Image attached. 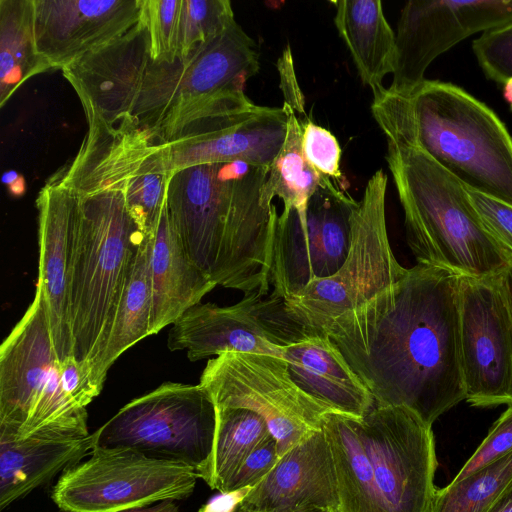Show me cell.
<instances>
[{
	"label": "cell",
	"mask_w": 512,
	"mask_h": 512,
	"mask_svg": "<svg viewBox=\"0 0 512 512\" xmlns=\"http://www.w3.org/2000/svg\"><path fill=\"white\" fill-rule=\"evenodd\" d=\"M459 278L417 264L326 330L376 406L405 407L432 427L465 399Z\"/></svg>",
	"instance_id": "obj_1"
},
{
	"label": "cell",
	"mask_w": 512,
	"mask_h": 512,
	"mask_svg": "<svg viewBox=\"0 0 512 512\" xmlns=\"http://www.w3.org/2000/svg\"><path fill=\"white\" fill-rule=\"evenodd\" d=\"M269 168L243 161L172 173L167 210L191 260L217 285L268 295L276 207L263 196Z\"/></svg>",
	"instance_id": "obj_2"
},
{
	"label": "cell",
	"mask_w": 512,
	"mask_h": 512,
	"mask_svg": "<svg viewBox=\"0 0 512 512\" xmlns=\"http://www.w3.org/2000/svg\"><path fill=\"white\" fill-rule=\"evenodd\" d=\"M371 109L387 141L418 147L464 187L512 206V137L471 94L425 79L408 96L386 88Z\"/></svg>",
	"instance_id": "obj_3"
},
{
	"label": "cell",
	"mask_w": 512,
	"mask_h": 512,
	"mask_svg": "<svg viewBox=\"0 0 512 512\" xmlns=\"http://www.w3.org/2000/svg\"><path fill=\"white\" fill-rule=\"evenodd\" d=\"M386 161L417 264L460 277H495L512 256L494 239L466 188L416 146L387 141Z\"/></svg>",
	"instance_id": "obj_4"
},
{
	"label": "cell",
	"mask_w": 512,
	"mask_h": 512,
	"mask_svg": "<svg viewBox=\"0 0 512 512\" xmlns=\"http://www.w3.org/2000/svg\"><path fill=\"white\" fill-rule=\"evenodd\" d=\"M259 69L256 44L235 21L186 59L150 58L133 121L155 144L194 134L220 116L253 106L244 86Z\"/></svg>",
	"instance_id": "obj_5"
},
{
	"label": "cell",
	"mask_w": 512,
	"mask_h": 512,
	"mask_svg": "<svg viewBox=\"0 0 512 512\" xmlns=\"http://www.w3.org/2000/svg\"><path fill=\"white\" fill-rule=\"evenodd\" d=\"M88 412L63 392L60 362L36 287L33 302L0 347V439L89 435Z\"/></svg>",
	"instance_id": "obj_6"
},
{
	"label": "cell",
	"mask_w": 512,
	"mask_h": 512,
	"mask_svg": "<svg viewBox=\"0 0 512 512\" xmlns=\"http://www.w3.org/2000/svg\"><path fill=\"white\" fill-rule=\"evenodd\" d=\"M386 189L387 176L380 169L368 180L352 212L350 247L340 269L284 300L288 316L307 336L325 335L336 318L390 287L406 272L388 238Z\"/></svg>",
	"instance_id": "obj_7"
},
{
	"label": "cell",
	"mask_w": 512,
	"mask_h": 512,
	"mask_svg": "<svg viewBox=\"0 0 512 512\" xmlns=\"http://www.w3.org/2000/svg\"><path fill=\"white\" fill-rule=\"evenodd\" d=\"M217 411L198 385L165 382L133 399L95 431V446H124L189 465L199 478L213 451Z\"/></svg>",
	"instance_id": "obj_8"
},
{
	"label": "cell",
	"mask_w": 512,
	"mask_h": 512,
	"mask_svg": "<svg viewBox=\"0 0 512 512\" xmlns=\"http://www.w3.org/2000/svg\"><path fill=\"white\" fill-rule=\"evenodd\" d=\"M198 478L186 464L150 458L124 446H94L87 460L61 474L51 498L66 512H121L188 498Z\"/></svg>",
	"instance_id": "obj_9"
},
{
	"label": "cell",
	"mask_w": 512,
	"mask_h": 512,
	"mask_svg": "<svg viewBox=\"0 0 512 512\" xmlns=\"http://www.w3.org/2000/svg\"><path fill=\"white\" fill-rule=\"evenodd\" d=\"M199 385L217 408H245L259 414L281 457L322 429L329 411L292 380L283 357L227 351L208 360Z\"/></svg>",
	"instance_id": "obj_10"
},
{
	"label": "cell",
	"mask_w": 512,
	"mask_h": 512,
	"mask_svg": "<svg viewBox=\"0 0 512 512\" xmlns=\"http://www.w3.org/2000/svg\"><path fill=\"white\" fill-rule=\"evenodd\" d=\"M357 202L324 178L306 209L283 208L274 227L271 295L285 300L340 269L349 251Z\"/></svg>",
	"instance_id": "obj_11"
},
{
	"label": "cell",
	"mask_w": 512,
	"mask_h": 512,
	"mask_svg": "<svg viewBox=\"0 0 512 512\" xmlns=\"http://www.w3.org/2000/svg\"><path fill=\"white\" fill-rule=\"evenodd\" d=\"M384 512H431L438 466L432 427L400 406L355 418Z\"/></svg>",
	"instance_id": "obj_12"
},
{
	"label": "cell",
	"mask_w": 512,
	"mask_h": 512,
	"mask_svg": "<svg viewBox=\"0 0 512 512\" xmlns=\"http://www.w3.org/2000/svg\"><path fill=\"white\" fill-rule=\"evenodd\" d=\"M306 336L288 316L284 299L253 292L231 306L191 307L173 323L167 346L185 350L190 361L227 351L282 357L285 346Z\"/></svg>",
	"instance_id": "obj_13"
},
{
	"label": "cell",
	"mask_w": 512,
	"mask_h": 512,
	"mask_svg": "<svg viewBox=\"0 0 512 512\" xmlns=\"http://www.w3.org/2000/svg\"><path fill=\"white\" fill-rule=\"evenodd\" d=\"M459 313L465 400L512 404V324L498 276L460 277Z\"/></svg>",
	"instance_id": "obj_14"
},
{
	"label": "cell",
	"mask_w": 512,
	"mask_h": 512,
	"mask_svg": "<svg viewBox=\"0 0 512 512\" xmlns=\"http://www.w3.org/2000/svg\"><path fill=\"white\" fill-rule=\"evenodd\" d=\"M512 22V0H411L397 24L396 63L389 92L408 96L439 55L477 32Z\"/></svg>",
	"instance_id": "obj_15"
},
{
	"label": "cell",
	"mask_w": 512,
	"mask_h": 512,
	"mask_svg": "<svg viewBox=\"0 0 512 512\" xmlns=\"http://www.w3.org/2000/svg\"><path fill=\"white\" fill-rule=\"evenodd\" d=\"M287 110L255 105L212 127L162 144L154 156L166 173L210 163L243 161L269 168L287 133Z\"/></svg>",
	"instance_id": "obj_16"
},
{
	"label": "cell",
	"mask_w": 512,
	"mask_h": 512,
	"mask_svg": "<svg viewBox=\"0 0 512 512\" xmlns=\"http://www.w3.org/2000/svg\"><path fill=\"white\" fill-rule=\"evenodd\" d=\"M143 0H33L38 54L63 69L116 40L141 19Z\"/></svg>",
	"instance_id": "obj_17"
},
{
	"label": "cell",
	"mask_w": 512,
	"mask_h": 512,
	"mask_svg": "<svg viewBox=\"0 0 512 512\" xmlns=\"http://www.w3.org/2000/svg\"><path fill=\"white\" fill-rule=\"evenodd\" d=\"M150 60L149 35L142 19L122 36L62 69L83 109L111 126L135 124L133 111Z\"/></svg>",
	"instance_id": "obj_18"
},
{
	"label": "cell",
	"mask_w": 512,
	"mask_h": 512,
	"mask_svg": "<svg viewBox=\"0 0 512 512\" xmlns=\"http://www.w3.org/2000/svg\"><path fill=\"white\" fill-rule=\"evenodd\" d=\"M38 282L59 362L73 356L69 315V275L78 200L75 192L50 177L36 199Z\"/></svg>",
	"instance_id": "obj_19"
},
{
	"label": "cell",
	"mask_w": 512,
	"mask_h": 512,
	"mask_svg": "<svg viewBox=\"0 0 512 512\" xmlns=\"http://www.w3.org/2000/svg\"><path fill=\"white\" fill-rule=\"evenodd\" d=\"M240 504L255 512H296L310 506L340 509L334 461L323 429L284 453Z\"/></svg>",
	"instance_id": "obj_20"
},
{
	"label": "cell",
	"mask_w": 512,
	"mask_h": 512,
	"mask_svg": "<svg viewBox=\"0 0 512 512\" xmlns=\"http://www.w3.org/2000/svg\"><path fill=\"white\" fill-rule=\"evenodd\" d=\"M294 383L329 412L362 418L372 394L327 335L306 336L283 348Z\"/></svg>",
	"instance_id": "obj_21"
},
{
	"label": "cell",
	"mask_w": 512,
	"mask_h": 512,
	"mask_svg": "<svg viewBox=\"0 0 512 512\" xmlns=\"http://www.w3.org/2000/svg\"><path fill=\"white\" fill-rule=\"evenodd\" d=\"M150 275L151 335L173 324L217 286L187 254L166 203L151 234Z\"/></svg>",
	"instance_id": "obj_22"
},
{
	"label": "cell",
	"mask_w": 512,
	"mask_h": 512,
	"mask_svg": "<svg viewBox=\"0 0 512 512\" xmlns=\"http://www.w3.org/2000/svg\"><path fill=\"white\" fill-rule=\"evenodd\" d=\"M95 442V432L83 437L0 439V510L81 462Z\"/></svg>",
	"instance_id": "obj_23"
},
{
	"label": "cell",
	"mask_w": 512,
	"mask_h": 512,
	"mask_svg": "<svg viewBox=\"0 0 512 512\" xmlns=\"http://www.w3.org/2000/svg\"><path fill=\"white\" fill-rule=\"evenodd\" d=\"M335 5L334 24L348 48L359 77L373 96L385 91L384 77L394 72L395 33L387 22L379 0L331 1Z\"/></svg>",
	"instance_id": "obj_24"
},
{
	"label": "cell",
	"mask_w": 512,
	"mask_h": 512,
	"mask_svg": "<svg viewBox=\"0 0 512 512\" xmlns=\"http://www.w3.org/2000/svg\"><path fill=\"white\" fill-rule=\"evenodd\" d=\"M322 429L335 467L341 512H384L354 417L326 413Z\"/></svg>",
	"instance_id": "obj_25"
},
{
	"label": "cell",
	"mask_w": 512,
	"mask_h": 512,
	"mask_svg": "<svg viewBox=\"0 0 512 512\" xmlns=\"http://www.w3.org/2000/svg\"><path fill=\"white\" fill-rule=\"evenodd\" d=\"M48 69L36 50L33 0H0V106L28 79Z\"/></svg>",
	"instance_id": "obj_26"
},
{
	"label": "cell",
	"mask_w": 512,
	"mask_h": 512,
	"mask_svg": "<svg viewBox=\"0 0 512 512\" xmlns=\"http://www.w3.org/2000/svg\"><path fill=\"white\" fill-rule=\"evenodd\" d=\"M151 234H145L128 275L98 377L104 385L109 368L127 349L150 334L151 323Z\"/></svg>",
	"instance_id": "obj_27"
},
{
	"label": "cell",
	"mask_w": 512,
	"mask_h": 512,
	"mask_svg": "<svg viewBox=\"0 0 512 512\" xmlns=\"http://www.w3.org/2000/svg\"><path fill=\"white\" fill-rule=\"evenodd\" d=\"M212 455L201 476L211 489L226 487L247 456L271 433L266 421L245 408H217Z\"/></svg>",
	"instance_id": "obj_28"
},
{
	"label": "cell",
	"mask_w": 512,
	"mask_h": 512,
	"mask_svg": "<svg viewBox=\"0 0 512 512\" xmlns=\"http://www.w3.org/2000/svg\"><path fill=\"white\" fill-rule=\"evenodd\" d=\"M284 107L288 115L286 138L269 167L262 193L271 203L275 196L279 197L283 208L306 209L325 177L306 160L302 150L301 122L290 105L284 103Z\"/></svg>",
	"instance_id": "obj_29"
},
{
	"label": "cell",
	"mask_w": 512,
	"mask_h": 512,
	"mask_svg": "<svg viewBox=\"0 0 512 512\" xmlns=\"http://www.w3.org/2000/svg\"><path fill=\"white\" fill-rule=\"evenodd\" d=\"M512 486V452L465 479L437 489L431 512H487Z\"/></svg>",
	"instance_id": "obj_30"
},
{
	"label": "cell",
	"mask_w": 512,
	"mask_h": 512,
	"mask_svg": "<svg viewBox=\"0 0 512 512\" xmlns=\"http://www.w3.org/2000/svg\"><path fill=\"white\" fill-rule=\"evenodd\" d=\"M154 149L152 141L144 147L124 189L128 211L138 228L146 234H152L157 226L172 175L159 169Z\"/></svg>",
	"instance_id": "obj_31"
},
{
	"label": "cell",
	"mask_w": 512,
	"mask_h": 512,
	"mask_svg": "<svg viewBox=\"0 0 512 512\" xmlns=\"http://www.w3.org/2000/svg\"><path fill=\"white\" fill-rule=\"evenodd\" d=\"M234 21L228 0H181L177 59H186L222 34Z\"/></svg>",
	"instance_id": "obj_32"
},
{
	"label": "cell",
	"mask_w": 512,
	"mask_h": 512,
	"mask_svg": "<svg viewBox=\"0 0 512 512\" xmlns=\"http://www.w3.org/2000/svg\"><path fill=\"white\" fill-rule=\"evenodd\" d=\"M181 0H143V20L150 45V58L172 63L179 48Z\"/></svg>",
	"instance_id": "obj_33"
},
{
	"label": "cell",
	"mask_w": 512,
	"mask_h": 512,
	"mask_svg": "<svg viewBox=\"0 0 512 512\" xmlns=\"http://www.w3.org/2000/svg\"><path fill=\"white\" fill-rule=\"evenodd\" d=\"M472 49L487 78L501 84L512 78V22L483 32Z\"/></svg>",
	"instance_id": "obj_34"
},
{
	"label": "cell",
	"mask_w": 512,
	"mask_h": 512,
	"mask_svg": "<svg viewBox=\"0 0 512 512\" xmlns=\"http://www.w3.org/2000/svg\"><path fill=\"white\" fill-rule=\"evenodd\" d=\"M302 126V150L309 164L327 179L339 180L341 148L336 137L326 128L307 119Z\"/></svg>",
	"instance_id": "obj_35"
},
{
	"label": "cell",
	"mask_w": 512,
	"mask_h": 512,
	"mask_svg": "<svg viewBox=\"0 0 512 512\" xmlns=\"http://www.w3.org/2000/svg\"><path fill=\"white\" fill-rule=\"evenodd\" d=\"M512 452V404L500 415L488 434L450 483L459 482Z\"/></svg>",
	"instance_id": "obj_36"
},
{
	"label": "cell",
	"mask_w": 512,
	"mask_h": 512,
	"mask_svg": "<svg viewBox=\"0 0 512 512\" xmlns=\"http://www.w3.org/2000/svg\"><path fill=\"white\" fill-rule=\"evenodd\" d=\"M279 458L277 441L271 435L247 456L229 481L225 493L256 486L274 468Z\"/></svg>",
	"instance_id": "obj_37"
},
{
	"label": "cell",
	"mask_w": 512,
	"mask_h": 512,
	"mask_svg": "<svg viewBox=\"0 0 512 512\" xmlns=\"http://www.w3.org/2000/svg\"><path fill=\"white\" fill-rule=\"evenodd\" d=\"M466 190L486 229L512 256V206L468 188Z\"/></svg>",
	"instance_id": "obj_38"
},
{
	"label": "cell",
	"mask_w": 512,
	"mask_h": 512,
	"mask_svg": "<svg viewBox=\"0 0 512 512\" xmlns=\"http://www.w3.org/2000/svg\"><path fill=\"white\" fill-rule=\"evenodd\" d=\"M175 501L173 499H165L152 506L135 507L121 512H178L179 507Z\"/></svg>",
	"instance_id": "obj_39"
},
{
	"label": "cell",
	"mask_w": 512,
	"mask_h": 512,
	"mask_svg": "<svg viewBox=\"0 0 512 512\" xmlns=\"http://www.w3.org/2000/svg\"><path fill=\"white\" fill-rule=\"evenodd\" d=\"M498 279L506 299L512 324V264H510L505 271L498 275Z\"/></svg>",
	"instance_id": "obj_40"
},
{
	"label": "cell",
	"mask_w": 512,
	"mask_h": 512,
	"mask_svg": "<svg viewBox=\"0 0 512 512\" xmlns=\"http://www.w3.org/2000/svg\"><path fill=\"white\" fill-rule=\"evenodd\" d=\"M487 512H512V486H510Z\"/></svg>",
	"instance_id": "obj_41"
},
{
	"label": "cell",
	"mask_w": 512,
	"mask_h": 512,
	"mask_svg": "<svg viewBox=\"0 0 512 512\" xmlns=\"http://www.w3.org/2000/svg\"><path fill=\"white\" fill-rule=\"evenodd\" d=\"M9 190L15 196L21 195L25 190V183L23 178L19 176L13 183L9 185Z\"/></svg>",
	"instance_id": "obj_42"
},
{
	"label": "cell",
	"mask_w": 512,
	"mask_h": 512,
	"mask_svg": "<svg viewBox=\"0 0 512 512\" xmlns=\"http://www.w3.org/2000/svg\"><path fill=\"white\" fill-rule=\"evenodd\" d=\"M296 512H341V511L338 508L310 506V507L300 509Z\"/></svg>",
	"instance_id": "obj_43"
},
{
	"label": "cell",
	"mask_w": 512,
	"mask_h": 512,
	"mask_svg": "<svg viewBox=\"0 0 512 512\" xmlns=\"http://www.w3.org/2000/svg\"><path fill=\"white\" fill-rule=\"evenodd\" d=\"M503 96L504 99L510 104L512 110V78L508 79L504 84Z\"/></svg>",
	"instance_id": "obj_44"
},
{
	"label": "cell",
	"mask_w": 512,
	"mask_h": 512,
	"mask_svg": "<svg viewBox=\"0 0 512 512\" xmlns=\"http://www.w3.org/2000/svg\"><path fill=\"white\" fill-rule=\"evenodd\" d=\"M199 512H213L208 506H204ZM231 512H255L243 507L240 503L236 505V507Z\"/></svg>",
	"instance_id": "obj_45"
},
{
	"label": "cell",
	"mask_w": 512,
	"mask_h": 512,
	"mask_svg": "<svg viewBox=\"0 0 512 512\" xmlns=\"http://www.w3.org/2000/svg\"><path fill=\"white\" fill-rule=\"evenodd\" d=\"M57 512H66V511L59 510V511H57Z\"/></svg>",
	"instance_id": "obj_46"
}]
</instances>
